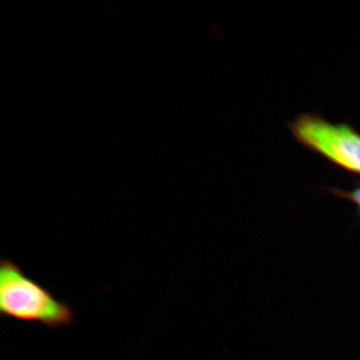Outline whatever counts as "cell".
Returning <instances> with one entry per match:
<instances>
[{"instance_id":"obj_1","label":"cell","mask_w":360,"mask_h":360,"mask_svg":"<svg viewBox=\"0 0 360 360\" xmlns=\"http://www.w3.org/2000/svg\"><path fill=\"white\" fill-rule=\"evenodd\" d=\"M0 314L4 319L32 322L51 329L72 326L75 310L30 278L15 262H0Z\"/></svg>"},{"instance_id":"obj_2","label":"cell","mask_w":360,"mask_h":360,"mask_svg":"<svg viewBox=\"0 0 360 360\" xmlns=\"http://www.w3.org/2000/svg\"><path fill=\"white\" fill-rule=\"evenodd\" d=\"M290 129L303 146L345 169L360 174V134L352 127L303 115L291 123Z\"/></svg>"}]
</instances>
